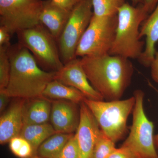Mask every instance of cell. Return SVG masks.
<instances>
[{
  "mask_svg": "<svg viewBox=\"0 0 158 158\" xmlns=\"http://www.w3.org/2000/svg\"><path fill=\"white\" fill-rule=\"evenodd\" d=\"M143 4L132 6L126 2L118 10L116 35L109 54L128 59H138L145 42L140 37V26L148 16Z\"/></svg>",
  "mask_w": 158,
  "mask_h": 158,
  "instance_id": "3957f363",
  "label": "cell"
},
{
  "mask_svg": "<svg viewBox=\"0 0 158 158\" xmlns=\"http://www.w3.org/2000/svg\"><path fill=\"white\" fill-rule=\"evenodd\" d=\"M80 153L76 137L73 135L64 146L60 158H79Z\"/></svg>",
  "mask_w": 158,
  "mask_h": 158,
  "instance_id": "cb8c5ba5",
  "label": "cell"
},
{
  "mask_svg": "<svg viewBox=\"0 0 158 158\" xmlns=\"http://www.w3.org/2000/svg\"><path fill=\"white\" fill-rule=\"evenodd\" d=\"M27 158H42L40 157L39 156H37V155H34V156H32L30 157H28Z\"/></svg>",
  "mask_w": 158,
  "mask_h": 158,
  "instance_id": "d6a6232c",
  "label": "cell"
},
{
  "mask_svg": "<svg viewBox=\"0 0 158 158\" xmlns=\"http://www.w3.org/2000/svg\"><path fill=\"white\" fill-rule=\"evenodd\" d=\"M80 61L90 84L104 100L121 99L134 73V66L129 59L106 54L85 56Z\"/></svg>",
  "mask_w": 158,
  "mask_h": 158,
  "instance_id": "6da1fadb",
  "label": "cell"
},
{
  "mask_svg": "<svg viewBox=\"0 0 158 158\" xmlns=\"http://www.w3.org/2000/svg\"><path fill=\"white\" fill-rule=\"evenodd\" d=\"M80 121L75 136L80 148L79 158H92L101 130L96 118L83 102L80 103Z\"/></svg>",
  "mask_w": 158,
  "mask_h": 158,
  "instance_id": "30bf717a",
  "label": "cell"
},
{
  "mask_svg": "<svg viewBox=\"0 0 158 158\" xmlns=\"http://www.w3.org/2000/svg\"><path fill=\"white\" fill-rule=\"evenodd\" d=\"M134 6H138L139 5L143 4L144 0H131Z\"/></svg>",
  "mask_w": 158,
  "mask_h": 158,
  "instance_id": "4dcf8cb0",
  "label": "cell"
},
{
  "mask_svg": "<svg viewBox=\"0 0 158 158\" xmlns=\"http://www.w3.org/2000/svg\"><path fill=\"white\" fill-rule=\"evenodd\" d=\"M93 15L106 17L116 15L125 0H91Z\"/></svg>",
  "mask_w": 158,
  "mask_h": 158,
  "instance_id": "ffe728a7",
  "label": "cell"
},
{
  "mask_svg": "<svg viewBox=\"0 0 158 158\" xmlns=\"http://www.w3.org/2000/svg\"><path fill=\"white\" fill-rule=\"evenodd\" d=\"M145 37V46L139 62L145 67H150L156 52V45L158 42V2L155 9L141 24L140 37Z\"/></svg>",
  "mask_w": 158,
  "mask_h": 158,
  "instance_id": "9a60e30c",
  "label": "cell"
},
{
  "mask_svg": "<svg viewBox=\"0 0 158 158\" xmlns=\"http://www.w3.org/2000/svg\"><path fill=\"white\" fill-rule=\"evenodd\" d=\"M9 46H0V90L6 89L9 84L11 63L8 53Z\"/></svg>",
  "mask_w": 158,
  "mask_h": 158,
  "instance_id": "7402d4cb",
  "label": "cell"
},
{
  "mask_svg": "<svg viewBox=\"0 0 158 158\" xmlns=\"http://www.w3.org/2000/svg\"><path fill=\"white\" fill-rule=\"evenodd\" d=\"M158 2V0H144L143 6L148 14L151 13Z\"/></svg>",
  "mask_w": 158,
  "mask_h": 158,
  "instance_id": "f546056e",
  "label": "cell"
},
{
  "mask_svg": "<svg viewBox=\"0 0 158 158\" xmlns=\"http://www.w3.org/2000/svg\"><path fill=\"white\" fill-rule=\"evenodd\" d=\"M56 131L52 125L48 123L39 124L24 125L20 137L24 138L31 144L34 155H36L41 144Z\"/></svg>",
  "mask_w": 158,
  "mask_h": 158,
  "instance_id": "ac0fdd59",
  "label": "cell"
},
{
  "mask_svg": "<svg viewBox=\"0 0 158 158\" xmlns=\"http://www.w3.org/2000/svg\"><path fill=\"white\" fill-rule=\"evenodd\" d=\"M144 92L135 90V103L132 112V123L129 135L122 146L127 148L135 158H158L154 144L152 122L148 118L144 110Z\"/></svg>",
  "mask_w": 158,
  "mask_h": 158,
  "instance_id": "5b68a950",
  "label": "cell"
},
{
  "mask_svg": "<svg viewBox=\"0 0 158 158\" xmlns=\"http://www.w3.org/2000/svg\"><path fill=\"white\" fill-rule=\"evenodd\" d=\"M41 0H0V26L12 35L40 24Z\"/></svg>",
  "mask_w": 158,
  "mask_h": 158,
  "instance_id": "ba28073f",
  "label": "cell"
},
{
  "mask_svg": "<svg viewBox=\"0 0 158 158\" xmlns=\"http://www.w3.org/2000/svg\"><path fill=\"white\" fill-rule=\"evenodd\" d=\"M55 80L76 88L87 99L95 101L104 100L100 94L90 84L82 67L80 59L76 58L64 64L60 70L56 72Z\"/></svg>",
  "mask_w": 158,
  "mask_h": 158,
  "instance_id": "8fae6325",
  "label": "cell"
},
{
  "mask_svg": "<svg viewBox=\"0 0 158 158\" xmlns=\"http://www.w3.org/2000/svg\"><path fill=\"white\" fill-rule=\"evenodd\" d=\"M71 13V11L63 9L52 0H46L43 1L40 21L58 41Z\"/></svg>",
  "mask_w": 158,
  "mask_h": 158,
  "instance_id": "5bb4252c",
  "label": "cell"
},
{
  "mask_svg": "<svg viewBox=\"0 0 158 158\" xmlns=\"http://www.w3.org/2000/svg\"><path fill=\"white\" fill-rule=\"evenodd\" d=\"M17 98L0 118V144L19 137L23 126V110L26 99Z\"/></svg>",
  "mask_w": 158,
  "mask_h": 158,
  "instance_id": "4fadbf2b",
  "label": "cell"
},
{
  "mask_svg": "<svg viewBox=\"0 0 158 158\" xmlns=\"http://www.w3.org/2000/svg\"><path fill=\"white\" fill-rule=\"evenodd\" d=\"M10 97L6 94L4 90H0V112L5 110L8 105Z\"/></svg>",
  "mask_w": 158,
  "mask_h": 158,
  "instance_id": "f1b7e54d",
  "label": "cell"
},
{
  "mask_svg": "<svg viewBox=\"0 0 158 158\" xmlns=\"http://www.w3.org/2000/svg\"><path fill=\"white\" fill-rule=\"evenodd\" d=\"M150 67L152 78L155 82L158 84V50L156 51L154 59Z\"/></svg>",
  "mask_w": 158,
  "mask_h": 158,
  "instance_id": "83f0119b",
  "label": "cell"
},
{
  "mask_svg": "<svg viewBox=\"0 0 158 158\" xmlns=\"http://www.w3.org/2000/svg\"><path fill=\"white\" fill-rule=\"evenodd\" d=\"M11 152L20 158H27L34 156L31 144L24 138L19 136L12 138L9 142Z\"/></svg>",
  "mask_w": 158,
  "mask_h": 158,
  "instance_id": "603a6c76",
  "label": "cell"
},
{
  "mask_svg": "<svg viewBox=\"0 0 158 158\" xmlns=\"http://www.w3.org/2000/svg\"><path fill=\"white\" fill-rule=\"evenodd\" d=\"M76 104L62 100L53 102L50 118L56 132L72 134L77 131L80 116Z\"/></svg>",
  "mask_w": 158,
  "mask_h": 158,
  "instance_id": "7c38bea8",
  "label": "cell"
},
{
  "mask_svg": "<svg viewBox=\"0 0 158 158\" xmlns=\"http://www.w3.org/2000/svg\"><path fill=\"white\" fill-rule=\"evenodd\" d=\"M53 1L62 7L63 9L69 11H72L83 0H52Z\"/></svg>",
  "mask_w": 158,
  "mask_h": 158,
  "instance_id": "484cf974",
  "label": "cell"
},
{
  "mask_svg": "<svg viewBox=\"0 0 158 158\" xmlns=\"http://www.w3.org/2000/svg\"><path fill=\"white\" fill-rule=\"evenodd\" d=\"M72 134L56 133L44 141L37 150L42 158H60L65 144Z\"/></svg>",
  "mask_w": 158,
  "mask_h": 158,
  "instance_id": "d6986e66",
  "label": "cell"
},
{
  "mask_svg": "<svg viewBox=\"0 0 158 158\" xmlns=\"http://www.w3.org/2000/svg\"><path fill=\"white\" fill-rule=\"evenodd\" d=\"M12 35L5 27L0 26V46H9L11 45L10 40Z\"/></svg>",
  "mask_w": 158,
  "mask_h": 158,
  "instance_id": "4316f807",
  "label": "cell"
},
{
  "mask_svg": "<svg viewBox=\"0 0 158 158\" xmlns=\"http://www.w3.org/2000/svg\"><path fill=\"white\" fill-rule=\"evenodd\" d=\"M117 15L106 17L93 15L77 48L76 56L109 54L115 39Z\"/></svg>",
  "mask_w": 158,
  "mask_h": 158,
  "instance_id": "52a82bcc",
  "label": "cell"
},
{
  "mask_svg": "<svg viewBox=\"0 0 158 158\" xmlns=\"http://www.w3.org/2000/svg\"><path fill=\"white\" fill-rule=\"evenodd\" d=\"M44 97L31 99L25 103L23 110L24 125L47 123L50 118L52 106L50 101Z\"/></svg>",
  "mask_w": 158,
  "mask_h": 158,
  "instance_id": "2e32d148",
  "label": "cell"
},
{
  "mask_svg": "<svg viewBox=\"0 0 158 158\" xmlns=\"http://www.w3.org/2000/svg\"><path fill=\"white\" fill-rule=\"evenodd\" d=\"M16 34L18 43L31 52L44 70L56 72L64 66L57 40L41 23Z\"/></svg>",
  "mask_w": 158,
  "mask_h": 158,
  "instance_id": "8992f818",
  "label": "cell"
},
{
  "mask_svg": "<svg viewBox=\"0 0 158 158\" xmlns=\"http://www.w3.org/2000/svg\"><path fill=\"white\" fill-rule=\"evenodd\" d=\"M43 96L45 98L65 100L76 104H80L87 98L76 88L64 85L56 80L48 85L43 93Z\"/></svg>",
  "mask_w": 158,
  "mask_h": 158,
  "instance_id": "e0dca14e",
  "label": "cell"
},
{
  "mask_svg": "<svg viewBox=\"0 0 158 158\" xmlns=\"http://www.w3.org/2000/svg\"><path fill=\"white\" fill-rule=\"evenodd\" d=\"M116 143L101 130L94 148L92 158H107L115 148Z\"/></svg>",
  "mask_w": 158,
  "mask_h": 158,
  "instance_id": "44dd1931",
  "label": "cell"
},
{
  "mask_svg": "<svg viewBox=\"0 0 158 158\" xmlns=\"http://www.w3.org/2000/svg\"><path fill=\"white\" fill-rule=\"evenodd\" d=\"M93 15L91 0H83L71 11L58 41L60 57L64 65L77 58V48Z\"/></svg>",
  "mask_w": 158,
  "mask_h": 158,
  "instance_id": "9c48e42d",
  "label": "cell"
},
{
  "mask_svg": "<svg viewBox=\"0 0 158 158\" xmlns=\"http://www.w3.org/2000/svg\"><path fill=\"white\" fill-rule=\"evenodd\" d=\"M154 144L158 154V134L154 135Z\"/></svg>",
  "mask_w": 158,
  "mask_h": 158,
  "instance_id": "1f68e13d",
  "label": "cell"
},
{
  "mask_svg": "<svg viewBox=\"0 0 158 158\" xmlns=\"http://www.w3.org/2000/svg\"><path fill=\"white\" fill-rule=\"evenodd\" d=\"M107 158H135L132 153L127 148L121 146L116 148Z\"/></svg>",
  "mask_w": 158,
  "mask_h": 158,
  "instance_id": "d4e9b609",
  "label": "cell"
},
{
  "mask_svg": "<svg viewBox=\"0 0 158 158\" xmlns=\"http://www.w3.org/2000/svg\"><path fill=\"white\" fill-rule=\"evenodd\" d=\"M84 102L107 136L115 143L124 138L127 131L128 118L135 106V97L111 101L86 98Z\"/></svg>",
  "mask_w": 158,
  "mask_h": 158,
  "instance_id": "277c9868",
  "label": "cell"
},
{
  "mask_svg": "<svg viewBox=\"0 0 158 158\" xmlns=\"http://www.w3.org/2000/svg\"><path fill=\"white\" fill-rule=\"evenodd\" d=\"M8 53L11 72L5 92L15 98L43 97L46 87L55 80L56 72L40 69L31 52L19 43L9 46Z\"/></svg>",
  "mask_w": 158,
  "mask_h": 158,
  "instance_id": "7a4b0ae2",
  "label": "cell"
}]
</instances>
